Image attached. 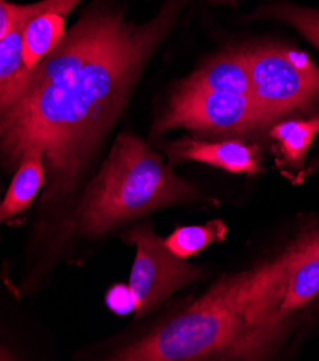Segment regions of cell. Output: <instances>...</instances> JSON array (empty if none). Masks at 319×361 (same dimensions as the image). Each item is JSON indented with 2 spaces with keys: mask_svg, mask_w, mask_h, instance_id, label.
Returning a JSON list of instances; mask_svg holds the SVG:
<instances>
[{
  "mask_svg": "<svg viewBox=\"0 0 319 361\" xmlns=\"http://www.w3.org/2000/svg\"><path fill=\"white\" fill-rule=\"evenodd\" d=\"M186 2L165 0L141 25L114 11L88 12L30 71L23 88L0 105V159L13 169L26 153L39 150L48 173L44 200L74 190Z\"/></svg>",
  "mask_w": 319,
  "mask_h": 361,
  "instance_id": "6da1fadb",
  "label": "cell"
},
{
  "mask_svg": "<svg viewBox=\"0 0 319 361\" xmlns=\"http://www.w3.org/2000/svg\"><path fill=\"white\" fill-rule=\"evenodd\" d=\"M199 199L196 188L177 177L139 137H117L78 210L82 233L104 235L157 209Z\"/></svg>",
  "mask_w": 319,
  "mask_h": 361,
  "instance_id": "7a4b0ae2",
  "label": "cell"
},
{
  "mask_svg": "<svg viewBox=\"0 0 319 361\" xmlns=\"http://www.w3.org/2000/svg\"><path fill=\"white\" fill-rule=\"evenodd\" d=\"M254 271L225 278L164 326L111 360L187 361L237 358L244 336L243 302Z\"/></svg>",
  "mask_w": 319,
  "mask_h": 361,
  "instance_id": "3957f363",
  "label": "cell"
},
{
  "mask_svg": "<svg viewBox=\"0 0 319 361\" xmlns=\"http://www.w3.org/2000/svg\"><path fill=\"white\" fill-rule=\"evenodd\" d=\"M251 75V98L265 126L292 111H304L319 99V66L305 54L279 47L244 51Z\"/></svg>",
  "mask_w": 319,
  "mask_h": 361,
  "instance_id": "277c9868",
  "label": "cell"
},
{
  "mask_svg": "<svg viewBox=\"0 0 319 361\" xmlns=\"http://www.w3.org/2000/svg\"><path fill=\"white\" fill-rule=\"evenodd\" d=\"M186 128L197 134L246 135L266 128L249 95L180 84L154 124V134Z\"/></svg>",
  "mask_w": 319,
  "mask_h": 361,
  "instance_id": "5b68a950",
  "label": "cell"
},
{
  "mask_svg": "<svg viewBox=\"0 0 319 361\" xmlns=\"http://www.w3.org/2000/svg\"><path fill=\"white\" fill-rule=\"evenodd\" d=\"M124 240L137 249L128 285L137 318L151 312L174 291L201 276V269L177 258L149 224L131 229Z\"/></svg>",
  "mask_w": 319,
  "mask_h": 361,
  "instance_id": "8992f818",
  "label": "cell"
},
{
  "mask_svg": "<svg viewBox=\"0 0 319 361\" xmlns=\"http://www.w3.org/2000/svg\"><path fill=\"white\" fill-rule=\"evenodd\" d=\"M165 150L173 163L199 161L236 174L259 171L258 147L239 140L207 141L184 137L167 144Z\"/></svg>",
  "mask_w": 319,
  "mask_h": 361,
  "instance_id": "52a82bcc",
  "label": "cell"
},
{
  "mask_svg": "<svg viewBox=\"0 0 319 361\" xmlns=\"http://www.w3.org/2000/svg\"><path fill=\"white\" fill-rule=\"evenodd\" d=\"M287 257V279L282 300L273 322L277 329L285 326L291 314L306 307L319 295V257L301 255L291 250Z\"/></svg>",
  "mask_w": 319,
  "mask_h": 361,
  "instance_id": "ba28073f",
  "label": "cell"
},
{
  "mask_svg": "<svg viewBox=\"0 0 319 361\" xmlns=\"http://www.w3.org/2000/svg\"><path fill=\"white\" fill-rule=\"evenodd\" d=\"M187 87L251 97L249 65L244 51H229L207 61L182 82Z\"/></svg>",
  "mask_w": 319,
  "mask_h": 361,
  "instance_id": "9c48e42d",
  "label": "cell"
},
{
  "mask_svg": "<svg viewBox=\"0 0 319 361\" xmlns=\"http://www.w3.org/2000/svg\"><path fill=\"white\" fill-rule=\"evenodd\" d=\"M35 11V4L19 5L12 29L0 39V105L12 99L26 84L30 71L23 59V26Z\"/></svg>",
  "mask_w": 319,
  "mask_h": 361,
  "instance_id": "30bf717a",
  "label": "cell"
},
{
  "mask_svg": "<svg viewBox=\"0 0 319 361\" xmlns=\"http://www.w3.org/2000/svg\"><path fill=\"white\" fill-rule=\"evenodd\" d=\"M45 185V163L39 150L26 153L16 167L15 177L2 202L4 218L25 212Z\"/></svg>",
  "mask_w": 319,
  "mask_h": 361,
  "instance_id": "8fae6325",
  "label": "cell"
},
{
  "mask_svg": "<svg viewBox=\"0 0 319 361\" xmlns=\"http://www.w3.org/2000/svg\"><path fill=\"white\" fill-rule=\"evenodd\" d=\"M319 133V116L309 120H288L272 127L270 135L279 142L285 161L302 166Z\"/></svg>",
  "mask_w": 319,
  "mask_h": 361,
  "instance_id": "7c38bea8",
  "label": "cell"
},
{
  "mask_svg": "<svg viewBox=\"0 0 319 361\" xmlns=\"http://www.w3.org/2000/svg\"><path fill=\"white\" fill-rule=\"evenodd\" d=\"M227 235V226L223 221L215 219L200 226H182L177 228L165 240V246L173 254L187 259L199 255L201 250L215 242H223Z\"/></svg>",
  "mask_w": 319,
  "mask_h": 361,
  "instance_id": "4fadbf2b",
  "label": "cell"
},
{
  "mask_svg": "<svg viewBox=\"0 0 319 361\" xmlns=\"http://www.w3.org/2000/svg\"><path fill=\"white\" fill-rule=\"evenodd\" d=\"M259 18H272L285 22L296 29L305 39L319 49V9L292 4H273L255 12Z\"/></svg>",
  "mask_w": 319,
  "mask_h": 361,
  "instance_id": "5bb4252c",
  "label": "cell"
},
{
  "mask_svg": "<svg viewBox=\"0 0 319 361\" xmlns=\"http://www.w3.org/2000/svg\"><path fill=\"white\" fill-rule=\"evenodd\" d=\"M106 302H108L110 308L113 311L121 312V314H127V311L134 310V301H132V295L128 286H123L118 285L108 293L106 295Z\"/></svg>",
  "mask_w": 319,
  "mask_h": 361,
  "instance_id": "9a60e30c",
  "label": "cell"
},
{
  "mask_svg": "<svg viewBox=\"0 0 319 361\" xmlns=\"http://www.w3.org/2000/svg\"><path fill=\"white\" fill-rule=\"evenodd\" d=\"M19 5L11 4L8 0H0V39L12 29L16 16H18Z\"/></svg>",
  "mask_w": 319,
  "mask_h": 361,
  "instance_id": "2e32d148",
  "label": "cell"
},
{
  "mask_svg": "<svg viewBox=\"0 0 319 361\" xmlns=\"http://www.w3.org/2000/svg\"><path fill=\"white\" fill-rule=\"evenodd\" d=\"M291 250L301 255H313L319 257V229L305 235L299 242H296Z\"/></svg>",
  "mask_w": 319,
  "mask_h": 361,
  "instance_id": "e0dca14e",
  "label": "cell"
},
{
  "mask_svg": "<svg viewBox=\"0 0 319 361\" xmlns=\"http://www.w3.org/2000/svg\"><path fill=\"white\" fill-rule=\"evenodd\" d=\"M2 360H13V354L9 353L2 344H0V361Z\"/></svg>",
  "mask_w": 319,
  "mask_h": 361,
  "instance_id": "ac0fdd59",
  "label": "cell"
},
{
  "mask_svg": "<svg viewBox=\"0 0 319 361\" xmlns=\"http://www.w3.org/2000/svg\"><path fill=\"white\" fill-rule=\"evenodd\" d=\"M213 5H234L237 0H210Z\"/></svg>",
  "mask_w": 319,
  "mask_h": 361,
  "instance_id": "d6986e66",
  "label": "cell"
},
{
  "mask_svg": "<svg viewBox=\"0 0 319 361\" xmlns=\"http://www.w3.org/2000/svg\"><path fill=\"white\" fill-rule=\"evenodd\" d=\"M4 221H5V218H4V207H2V202H0V225H2Z\"/></svg>",
  "mask_w": 319,
  "mask_h": 361,
  "instance_id": "ffe728a7",
  "label": "cell"
}]
</instances>
